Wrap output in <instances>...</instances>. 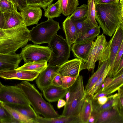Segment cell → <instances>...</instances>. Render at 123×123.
<instances>
[{
    "mask_svg": "<svg viewBox=\"0 0 123 123\" xmlns=\"http://www.w3.org/2000/svg\"><path fill=\"white\" fill-rule=\"evenodd\" d=\"M95 5L96 20L103 33L111 37L118 26L121 24H123V0Z\"/></svg>",
    "mask_w": 123,
    "mask_h": 123,
    "instance_id": "obj_1",
    "label": "cell"
},
{
    "mask_svg": "<svg viewBox=\"0 0 123 123\" xmlns=\"http://www.w3.org/2000/svg\"><path fill=\"white\" fill-rule=\"evenodd\" d=\"M30 31L24 23L9 29H0V53L15 54L25 46L29 41Z\"/></svg>",
    "mask_w": 123,
    "mask_h": 123,
    "instance_id": "obj_2",
    "label": "cell"
},
{
    "mask_svg": "<svg viewBox=\"0 0 123 123\" xmlns=\"http://www.w3.org/2000/svg\"><path fill=\"white\" fill-rule=\"evenodd\" d=\"M17 85L21 89L37 113L48 118L57 117L61 116L55 110L50 102L44 99L42 94L34 84L28 81H23Z\"/></svg>",
    "mask_w": 123,
    "mask_h": 123,
    "instance_id": "obj_3",
    "label": "cell"
},
{
    "mask_svg": "<svg viewBox=\"0 0 123 123\" xmlns=\"http://www.w3.org/2000/svg\"><path fill=\"white\" fill-rule=\"evenodd\" d=\"M68 89L70 92V97L64 106L62 115L78 117L86 96L83 76H78L74 83Z\"/></svg>",
    "mask_w": 123,
    "mask_h": 123,
    "instance_id": "obj_4",
    "label": "cell"
},
{
    "mask_svg": "<svg viewBox=\"0 0 123 123\" xmlns=\"http://www.w3.org/2000/svg\"><path fill=\"white\" fill-rule=\"evenodd\" d=\"M111 43V39L107 42L103 33L97 37L92 43L87 61L85 63L88 71L93 72L97 61H98V68L104 62L109 58Z\"/></svg>",
    "mask_w": 123,
    "mask_h": 123,
    "instance_id": "obj_5",
    "label": "cell"
},
{
    "mask_svg": "<svg viewBox=\"0 0 123 123\" xmlns=\"http://www.w3.org/2000/svg\"><path fill=\"white\" fill-rule=\"evenodd\" d=\"M60 29L58 22L53 19H48L30 31L29 41L35 44H48Z\"/></svg>",
    "mask_w": 123,
    "mask_h": 123,
    "instance_id": "obj_6",
    "label": "cell"
},
{
    "mask_svg": "<svg viewBox=\"0 0 123 123\" xmlns=\"http://www.w3.org/2000/svg\"><path fill=\"white\" fill-rule=\"evenodd\" d=\"M48 44L52 53L48 66H60L68 60L71 47L69 45L66 39L56 34Z\"/></svg>",
    "mask_w": 123,
    "mask_h": 123,
    "instance_id": "obj_7",
    "label": "cell"
},
{
    "mask_svg": "<svg viewBox=\"0 0 123 123\" xmlns=\"http://www.w3.org/2000/svg\"><path fill=\"white\" fill-rule=\"evenodd\" d=\"M51 50L49 47L29 44L23 47L19 54L25 64L35 61H49Z\"/></svg>",
    "mask_w": 123,
    "mask_h": 123,
    "instance_id": "obj_8",
    "label": "cell"
},
{
    "mask_svg": "<svg viewBox=\"0 0 123 123\" xmlns=\"http://www.w3.org/2000/svg\"><path fill=\"white\" fill-rule=\"evenodd\" d=\"M0 101L7 105H30L22 91L17 85L4 86L0 90Z\"/></svg>",
    "mask_w": 123,
    "mask_h": 123,
    "instance_id": "obj_9",
    "label": "cell"
},
{
    "mask_svg": "<svg viewBox=\"0 0 123 123\" xmlns=\"http://www.w3.org/2000/svg\"><path fill=\"white\" fill-rule=\"evenodd\" d=\"M91 115L94 117V123H123V113L117 105L100 112L92 111Z\"/></svg>",
    "mask_w": 123,
    "mask_h": 123,
    "instance_id": "obj_10",
    "label": "cell"
},
{
    "mask_svg": "<svg viewBox=\"0 0 123 123\" xmlns=\"http://www.w3.org/2000/svg\"><path fill=\"white\" fill-rule=\"evenodd\" d=\"M111 40V43L109 62L110 69L107 76L110 77L115 57L123 43V24H121L118 26Z\"/></svg>",
    "mask_w": 123,
    "mask_h": 123,
    "instance_id": "obj_11",
    "label": "cell"
},
{
    "mask_svg": "<svg viewBox=\"0 0 123 123\" xmlns=\"http://www.w3.org/2000/svg\"><path fill=\"white\" fill-rule=\"evenodd\" d=\"M85 63L77 58L68 60L60 66L57 73L62 76H78L81 71L86 69Z\"/></svg>",
    "mask_w": 123,
    "mask_h": 123,
    "instance_id": "obj_12",
    "label": "cell"
},
{
    "mask_svg": "<svg viewBox=\"0 0 123 123\" xmlns=\"http://www.w3.org/2000/svg\"><path fill=\"white\" fill-rule=\"evenodd\" d=\"M39 73L31 71H19L15 69L5 70H0V77L6 80L32 81L36 79Z\"/></svg>",
    "mask_w": 123,
    "mask_h": 123,
    "instance_id": "obj_13",
    "label": "cell"
},
{
    "mask_svg": "<svg viewBox=\"0 0 123 123\" xmlns=\"http://www.w3.org/2000/svg\"><path fill=\"white\" fill-rule=\"evenodd\" d=\"M59 67L48 65L44 70L39 73L36 79V82L38 87L42 92L44 89L51 85L52 80L57 74Z\"/></svg>",
    "mask_w": 123,
    "mask_h": 123,
    "instance_id": "obj_14",
    "label": "cell"
},
{
    "mask_svg": "<svg viewBox=\"0 0 123 123\" xmlns=\"http://www.w3.org/2000/svg\"><path fill=\"white\" fill-rule=\"evenodd\" d=\"M20 12L23 17L24 24L26 27L38 24L42 15L40 7L28 5Z\"/></svg>",
    "mask_w": 123,
    "mask_h": 123,
    "instance_id": "obj_15",
    "label": "cell"
},
{
    "mask_svg": "<svg viewBox=\"0 0 123 123\" xmlns=\"http://www.w3.org/2000/svg\"><path fill=\"white\" fill-rule=\"evenodd\" d=\"M22 60L19 54L0 53V70L15 69Z\"/></svg>",
    "mask_w": 123,
    "mask_h": 123,
    "instance_id": "obj_16",
    "label": "cell"
},
{
    "mask_svg": "<svg viewBox=\"0 0 123 123\" xmlns=\"http://www.w3.org/2000/svg\"><path fill=\"white\" fill-rule=\"evenodd\" d=\"M68 91V88L51 85L44 89L42 92L45 99L49 102H52L64 98Z\"/></svg>",
    "mask_w": 123,
    "mask_h": 123,
    "instance_id": "obj_17",
    "label": "cell"
},
{
    "mask_svg": "<svg viewBox=\"0 0 123 123\" xmlns=\"http://www.w3.org/2000/svg\"><path fill=\"white\" fill-rule=\"evenodd\" d=\"M93 42L92 41L74 43L71 49L74 56L86 62Z\"/></svg>",
    "mask_w": 123,
    "mask_h": 123,
    "instance_id": "obj_18",
    "label": "cell"
},
{
    "mask_svg": "<svg viewBox=\"0 0 123 123\" xmlns=\"http://www.w3.org/2000/svg\"><path fill=\"white\" fill-rule=\"evenodd\" d=\"M3 14L5 23L3 29L11 28L24 23L22 15L21 12L18 11L17 7L14 10Z\"/></svg>",
    "mask_w": 123,
    "mask_h": 123,
    "instance_id": "obj_19",
    "label": "cell"
},
{
    "mask_svg": "<svg viewBox=\"0 0 123 123\" xmlns=\"http://www.w3.org/2000/svg\"><path fill=\"white\" fill-rule=\"evenodd\" d=\"M62 25L66 39L69 45L71 47L76 41V29L74 21L68 16L64 21Z\"/></svg>",
    "mask_w": 123,
    "mask_h": 123,
    "instance_id": "obj_20",
    "label": "cell"
},
{
    "mask_svg": "<svg viewBox=\"0 0 123 123\" xmlns=\"http://www.w3.org/2000/svg\"><path fill=\"white\" fill-rule=\"evenodd\" d=\"M93 111L92 98L86 96L85 98L78 116L79 123H88Z\"/></svg>",
    "mask_w": 123,
    "mask_h": 123,
    "instance_id": "obj_21",
    "label": "cell"
},
{
    "mask_svg": "<svg viewBox=\"0 0 123 123\" xmlns=\"http://www.w3.org/2000/svg\"><path fill=\"white\" fill-rule=\"evenodd\" d=\"M109 58L106 60L98 68L89 79L85 89L86 96L90 90L103 74L109 64Z\"/></svg>",
    "mask_w": 123,
    "mask_h": 123,
    "instance_id": "obj_22",
    "label": "cell"
},
{
    "mask_svg": "<svg viewBox=\"0 0 123 123\" xmlns=\"http://www.w3.org/2000/svg\"><path fill=\"white\" fill-rule=\"evenodd\" d=\"M37 123H79L78 117L61 115L58 117L48 118L43 117L38 114Z\"/></svg>",
    "mask_w": 123,
    "mask_h": 123,
    "instance_id": "obj_23",
    "label": "cell"
},
{
    "mask_svg": "<svg viewBox=\"0 0 123 123\" xmlns=\"http://www.w3.org/2000/svg\"><path fill=\"white\" fill-rule=\"evenodd\" d=\"M48 65L47 62L46 61H35L25 63L15 69L19 71H34L40 73L44 70Z\"/></svg>",
    "mask_w": 123,
    "mask_h": 123,
    "instance_id": "obj_24",
    "label": "cell"
},
{
    "mask_svg": "<svg viewBox=\"0 0 123 123\" xmlns=\"http://www.w3.org/2000/svg\"><path fill=\"white\" fill-rule=\"evenodd\" d=\"M61 13L66 16L73 12L79 5L78 0H58Z\"/></svg>",
    "mask_w": 123,
    "mask_h": 123,
    "instance_id": "obj_25",
    "label": "cell"
},
{
    "mask_svg": "<svg viewBox=\"0 0 123 123\" xmlns=\"http://www.w3.org/2000/svg\"><path fill=\"white\" fill-rule=\"evenodd\" d=\"M107 98L108 100L106 102L101 105H98L95 101H92L93 111L98 112H101L117 105L118 93L109 96Z\"/></svg>",
    "mask_w": 123,
    "mask_h": 123,
    "instance_id": "obj_26",
    "label": "cell"
},
{
    "mask_svg": "<svg viewBox=\"0 0 123 123\" xmlns=\"http://www.w3.org/2000/svg\"><path fill=\"white\" fill-rule=\"evenodd\" d=\"M88 13L84 22L88 24L91 28L98 26L96 19V10L94 0H88Z\"/></svg>",
    "mask_w": 123,
    "mask_h": 123,
    "instance_id": "obj_27",
    "label": "cell"
},
{
    "mask_svg": "<svg viewBox=\"0 0 123 123\" xmlns=\"http://www.w3.org/2000/svg\"><path fill=\"white\" fill-rule=\"evenodd\" d=\"M7 105L18 111L29 118L36 121L37 122V121L38 114L37 113L30 105Z\"/></svg>",
    "mask_w": 123,
    "mask_h": 123,
    "instance_id": "obj_28",
    "label": "cell"
},
{
    "mask_svg": "<svg viewBox=\"0 0 123 123\" xmlns=\"http://www.w3.org/2000/svg\"><path fill=\"white\" fill-rule=\"evenodd\" d=\"M3 106L13 117L20 123H37L36 121L29 118L6 104L3 103Z\"/></svg>",
    "mask_w": 123,
    "mask_h": 123,
    "instance_id": "obj_29",
    "label": "cell"
},
{
    "mask_svg": "<svg viewBox=\"0 0 123 123\" xmlns=\"http://www.w3.org/2000/svg\"><path fill=\"white\" fill-rule=\"evenodd\" d=\"M113 80L103 91L107 93L109 95L117 90L123 85V73L115 77Z\"/></svg>",
    "mask_w": 123,
    "mask_h": 123,
    "instance_id": "obj_30",
    "label": "cell"
},
{
    "mask_svg": "<svg viewBox=\"0 0 123 123\" xmlns=\"http://www.w3.org/2000/svg\"><path fill=\"white\" fill-rule=\"evenodd\" d=\"M100 27L98 26L90 29L84 35L78 38L75 43L93 41L100 33Z\"/></svg>",
    "mask_w": 123,
    "mask_h": 123,
    "instance_id": "obj_31",
    "label": "cell"
},
{
    "mask_svg": "<svg viewBox=\"0 0 123 123\" xmlns=\"http://www.w3.org/2000/svg\"><path fill=\"white\" fill-rule=\"evenodd\" d=\"M88 13L87 5L84 4L77 7L71 15L68 16L74 21L84 19L87 17Z\"/></svg>",
    "mask_w": 123,
    "mask_h": 123,
    "instance_id": "obj_32",
    "label": "cell"
},
{
    "mask_svg": "<svg viewBox=\"0 0 123 123\" xmlns=\"http://www.w3.org/2000/svg\"><path fill=\"white\" fill-rule=\"evenodd\" d=\"M47 8L44 11V15L48 19L57 17L62 13L58 1L55 3L50 4Z\"/></svg>",
    "mask_w": 123,
    "mask_h": 123,
    "instance_id": "obj_33",
    "label": "cell"
},
{
    "mask_svg": "<svg viewBox=\"0 0 123 123\" xmlns=\"http://www.w3.org/2000/svg\"><path fill=\"white\" fill-rule=\"evenodd\" d=\"M84 19L74 21L76 29V41L91 29L89 25L84 22Z\"/></svg>",
    "mask_w": 123,
    "mask_h": 123,
    "instance_id": "obj_34",
    "label": "cell"
},
{
    "mask_svg": "<svg viewBox=\"0 0 123 123\" xmlns=\"http://www.w3.org/2000/svg\"><path fill=\"white\" fill-rule=\"evenodd\" d=\"M110 69V67L109 64L103 74L93 86L86 96H89L92 98L93 95L97 92L101 85L104 83Z\"/></svg>",
    "mask_w": 123,
    "mask_h": 123,
    "instance_id": "obj_35",
    "label": "cell"
},
{
    "mask_svg": "<svg viewBox=\"0 0 123 123\" xmlns=\"http://www.w3.org/2000/svg\"><path fill=\"white\" fill-rule=\"evenodd\" d=\"M54 0H26L27 5L42 8L45 11Z\"/></svg>",
    "mask_w": 123,
    "mask_h": 123,
    "instance_id": "obj_36",
    "label": "cell"
},
{
    "mask_svg": "<svg viewBox=\"0 0 123 123\" xmlns=\"http://www.w3.org/2000/svg\"><path fill=\"white\" fill-rule=\"evenodd\" d=\"M61 75L62 83L61 87L64 89H68L74 83L78 76H73Z\"/></svg>",
    "mask_w": 123,
    "mask_h": 123,
    "instance_id": "obj_37",
    "label": "cell"
},
{
    "mask_svg": "<svg viewBox=\"0 0 123 123\" xmlns=\"http://www.w3.org/2000/svg\"><path fill=\"white\" fill-rule=\"evenodd\" d=\"M16 5L8 0H0V12L2 13L10 12L17 7Z\"/></svg>",
    "mask_w": 123,
    "mask_h": 123,
    "instance_id": "obj_38",
    "label": "cell"
},
{
    "mask_svg": "<svg viewBox=\"0 0 123 123\" xmlns=\"http://www.w3.org/2000/svg\"><path fill=\"white\" fill-rule=\"evenodd\" d=\"M123 43H122L114 60L110 77L113 78L122 57L123 56Z\"/></svg>",
    "mask_w": 123,
    "mask_h": 123,
    "instance_id": "obj_39",
    "label": "cell"
},
{
    "mask_svg": "<svg viewBox=\"0 0 123 123\" xmlns=\"http://www.w3.org/2000/svg\"><path fill=\"white\" fill-rule=\"evenodd\" d=\"M117 107L121 112L123 113V91L120 88L118 90Z\"/></svg>",
    "mask_w": 123,
    "mask_h": 123,
    "instance_id": "obj_40",
    "label": "cell"
},
{
    "mask_svg": "<svg viewBox=\"0 0 123 123\" xmlns=\"http://www.w3.org/2000/svg\"><path fill=\"white\" fill-rule=\"evenodd\" d=\"M12 117L3 106H0V123H3L6 118Z\"/></svg>",
    "mask_w": 123,
    "mask_h": 123,
    "instance_id": "obj_41",
    "label": "cell"
},
{
    "mask_svg": "<svg viewBox=\"0 0 123 123\" xmlns=\"http://www.w3.org/2000/svg\"><path fill=\"white\" fill-rule=\"evenodd\" d=\"M62 82L60 75L58 73L53 79L51 85L57 86H61Z\"/></svg>",
    "mask_w": 123,
    "mask_h": 123,
    "instance_id": "obj_42",
    "label": "cell"
},
{
    "mask_svg": "<svg viewBox=\"0 0 123 123\" xmlns=\"http://www.w3.org/2000/svg\"><path fill=\"white\" fill-rule=\"evenodd\" d=\"M15 5L20 12L28 5L26 0H15Z\"/></svg>",
    "mask_w": 123,
    "mask_h": 123,
    "instance_id": "obj_43",
    "label": "cell"
},
{
    "mask_svg": "<svg viewBox=\"0 0 123 123\" xmlns=\"http://www.w3.org/2000/svg\"><path fill=\"white\" fill-rule=\"evenodd\" d=\"M119 0H94L95 5L106 4L118 2Z\"/></svg>",
    "mask_w": 123,
    "mask_h": 123,
    "instance_id": "obj_44",
    "label": "cell"
},
{
    "mask_svg": "<svg viewBox=\"0 0 123 123\" xmlns=\"http://www.w3.org/2000/svg\"><path fill=\"white\" fill-rule=\"evenodd\" d=\"M123 73V56L121 58L119 65L113 78L120 74Z\"/></svg>",
    "mask_w": 123,
    "mask_h": 123,
    "instance_id": "obj_45",
    "label": "cell"
},
{
    "mask_svg": "<svg viewBox=\"0 0 123 123\" xmlns=\"http://www.w3.org/2000/svg\"><path fill=\"white\" fill-rule=\"evenodd\" d=\"M107 100V97L106 96H104L99 97L95 101L98 105H101L105 104Z\"/></svg>",
    "mask_w": 123,
    "mask_h": 123,
    "instance_id": "obj_46",
    "label": "cell"
},
{
    "mask_svg": "<svg viewBox=\"0 0 123 123\" xmlns=\"http://www.w3.org/2000/svg\"><path fill=\"white\" fill-rule=\"evenodd\" d=\"M58 101L57 107L58 109L62 107L66 104V101L62 98H60Z\"/></svg>",
    "mask_w": 123,
    "mask_h": 123,
    "instance_id": "obj_47",
    "label": "cell"
},
{
    "mask_svg": "<svg viewBox=\"0 0 123 123\" xmlns=\"http://www.w3.org/2000/svg\"><path fill=\"white\" fill-rule=\"evenodd\" d=\"M4 23V17L3 14L2 12H0V29H3Z\"/></svg>",
    "mask_w": 123,
    "mask_h": 123,
    "instance_id": "obj_48",
    "label": "cell"
},
{
    "mask_svg": "<svg viewBox=\"0 0 123 123\" xmlns=\"http://www.w3.org/2000/svg\"><path fill=\"white\" fill-rule=\"evenodd\" d=\"M19 123L20 122L17 120L12 117H8L5 119L3 123Z\"/></svg>",
    "mask_w": 123,
    "mask_h": 123,
    "instance_id": "obj_49",
    "label": "cell"
},
{
    "mask_svg": "<svg viewBox=\"0 0 123 123\" xmlns=\"http://www.w3.org/2000/svg\"><path fill=\"white\" fill-rule=\"evenodd\" d=\"M114 79V78H113L108 77H106L105 80L104 82L105 85V88L104 89L109 85L113 80Z\"/></svg>",
    "mask_w": 123,
    "mask_h": 123,
    "instance_id": "obj_50",
    "label": "cell"
},
{
    "mask_svg": "<svg viewBox=\"0 0 123 123\" xmlns=\"http://www.w3.org/2000/svg\"><path fill=\"white\" fill-rule=\"evenodd\" d=\"M95 119L94 117L91 115L89 118L88 123H94Z\"/></svg>",
    "mask_w": 123,
    "mask_h": 123,
    "instance_id": "obj_51",
    "label": "cell"
},
{
    "mask_svg": "<svg viewBox=\"0 0 123 123\" xmlns=\"http://www.w3.org/2000/svg\"><path fill=\"white\" fill-rule=\"evenodd\" d=\"M70 96V91L68 89V91L67 92V93L66 95L65 96V98L66 99V103H67L69 99Z\"/></svg>",
    "mask_w": 123,
    "mask_h": 123,
    "instance_id": "obj_52",
    "label": "cell"
},
{
    "mask_svg": "<svg viewBox=\"0 0 123 123\" xmlns=\"http://www.w3.org/2000/svg\"><path fill=\"white\" fill-rule=\"evenodd\" d=\"M4 86L3 84L1 83L0 81V90Z\"/></svg>",
    "mask_w": 123,
    "mask_h": 123,
    "instance_id": "obj_53",
    "label": "cell"
},
{
    "mask_svg": "<svg viewBox=\"0 0 123 123\" xmlns=\"http://www.w3.org/2000/svg\"><path fill=\"white\" fill-rule=\"evenodd\" d=\"M8 0L11 2H12L13 4L15 5V0Z\"/></svg>",
    "mask_w": 123,
    "mask_h": 123,
    "instance_id": "obj_54",
    "label": "cell"
},
{
    "mask_svg": "<svg viewBox=\"0 0 123 123\" xmlns=\"http://www.w3.org/2000/svg\"><path fill=\"white\" fill-rule=\"evenodd\" d=\"M3 103L2 102L0 101V106H3Z\"/></svg>",
    "mask_w": 123,
    "mask_h": 123,
    "instance_id": "obj_55",
    "label": "cell"
}]
</instances>
